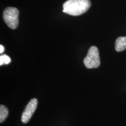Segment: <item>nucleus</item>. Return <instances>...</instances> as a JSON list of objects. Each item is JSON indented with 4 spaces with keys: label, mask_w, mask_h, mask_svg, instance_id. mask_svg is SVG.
I'll use <instances>...</instances> for the list:
<instances>
[{
    "label": "nucleus",
    "mask_w": 126,
    "mask_h": 126,
    "mask_svg": "<svg viewBox=\"0 0 126 126\" xmlns=\"http://www.w3.org/2000/svg\"><path fill=\"white\" fill-rule=\"evenodd\" d=\"M91 7L89 0H68L63 4V11L72 16L85 14Z\"/></svg>",
    "instance_id": "nucleus-1"
},
{
    "label": "nucleus",
    "mask_w": 126,
    "mask_h": 126,
    "mask_svg": "<svg viewBox=\"0 0 126 126\" xmlns=\"http://www.w3.org/2000/svg\"><path fill=\"white\" fill-rule=\"evenodd\" d=\"M84 65L87 68H96L100 64L99 50L96 46H92L88 50L86 57L83 60Z\"/></svg>",
    "instance_id": "nucleus-2"
},
{
    "label": "nucleus",
    "mask_w": 126,
    "mask_h": 126,
    "mask_svg": "<svg viewBox=\"0 0 126 126\" xmlns=\"http://www.w3.org/2000/svg\"><path fill=\"white\" fill-rule=\"evenodd\" d=\"M19 11L16 8L8 7L4 11L3 19L11 29H15L19 24Z\"/></svg>",
    "instance_id": "nucleus-3"
},
{
    "label": "nucleus",
    "mask_w": 126,
    "mask_h": 126,
    "mask_svg": "<svg viewBox=\"0 0 126 126\" xmlns=\"http://www.w3.org/2000/svg\"><path fill=\"white\" fill-rule=\"evenodd\" d=\"M37 103L38 102L36 98L32 99L28 103L22 115L21 120L23 123H27L32 117L33 114L37 108Z\"/></svg>",
    "instance_id": "nucleus-4"
},
{
    "label": "nucleus",
    "mask_w": 126,
    "mask_h": 126,
    "mask_svg": "<svg viewBox=\"0 0 126 126\" xmlns=\"http://www.w3.org/2000/svg\"><path fill=\"white\" fill-rule=\"evenodd\" d=\"M115 49L118 52L122 51L126 49V36L119 37L116 39L115 43Z\"/></svg>",
    "instance_id": "nucleus-5"
},
{
    "label": "nucleus",
    "mask_w": 126,
    "mask_h": 126,
    "mask_svg": "<svg viewBox=\"0 0 126 126\" xmlns=\"http://www.w3.org/2000/svg\"><path fill=\"white\" fill-rule=\"evenodd\" d=\"M8 116V110L4 105L0 106V122H4Z\"/></svg>",
    "instance_id": "nucleus-6"
},
{
    "label": "nucleus",
    "mask_w": 126,
    "mask_h": 126,
    "mask_svg": "<svg viewBox=\"0 0 126 126\" xmlns=\"http://www.w3.org/2000/svg\"><path fill=\"white\" fill-rule=\"evenodd\" d=\"M11 61V58L7 55L4 54L0 56V65H2L4 64H9Z\"/></svg>",
    "instance_id": "nucleus-7"
},
{
    "label": "nucleus",
    "mask_w": 126,
    "mask_h": 126,
    "mask_svg": "<svg viewBox=\"0 0 126 126\" xmlns=\"http://www.w3.org/2000/svg\"><path fill=\"white\" fill-rule=\"evenodd\" d=\"M4 51V47L3 46L0 45V53H2Z\"/></svg>",
    "instance_id": "nucleus-8"
}]
</instances>
